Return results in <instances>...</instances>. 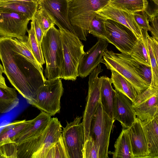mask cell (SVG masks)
Wrapping results in <instances>:
<instances>
[{
	"label": "cell",
	"mask_w": 158,
	"mask_h": 158,
	"mask_svg": "<svg viewBox=\"0 0 158 158\" xmlns=\"http://www.w3.org/2000/svg\"><path fill=\"white\" fill-rule=\"evenodd\" d=\"M3 73L16 90L33 106L46 79L37 67L15 50L11 37L0 36Z\"/></svg>",
	"instance_id": "1"
},
{
	"label": "cell",
	"mask_w": 158,
	"mask_h": 158,
	"mask_svg": "<svg viewBox=\"0 0 158 158\" xmlns=\"http://www.w3.org/2000/svg\"><path fill=\"white\" fill-rule=\"evenodd\" d=\"M110 0H74L69 4L70 23L80 40H86L90 23L97 12L109 3Z\"/></svg>",
	"instance_id": "2"
},
{
	"label": "cell",
	"mask_w": 158,
	"mask_h": 158,
	"mask_svg": "<svg viewBox=\"0 0 158 158\" xmlns=\"http://www.w3.org/2000/svg\"><path fill=\"white\" fill-rule=\"evenodd\" d=\"M41 48L46 63L45 78L48 80L60 78L63 48L60 31L54 25L44 34Z\"/></svg>",
	"instance_id": "3"
},
{
	"label": "cell",
	"mask_w": 158,
	"mask_h": 158,
	"mask_svg": "<svg viewBox=\"0 0 158 158\" xmlns=\"http://www.w3.org/2000/svg\"><path fill=\"white\" fill-rule=\"evenodd\" d=\"M59 30L63 52L60 78L75 81L79 76L78 68L85 53L84 45L77 36L67 30Z\"/></svg>",
	"instance_id": "4"
},
{
	"label": "cell",
	"mask_w": 158,
	"mask_h": 158,
	"mask_svg": "<svg viewBox=\"0 0 158 158\" xmlns=\"http://www.w3.org/2000/svg\"><path fill=\"white\" fill-rule=\"evenodd\" d=\"M114 119L105 111L100 102L92 120L90 136L99 151V158H107L110 134Z\"/></svg>",
	"instance_id": "5"
},
{
	"label": "cell",
	"mask_w": 158,
	"mask_h": 158,
	"mask_svg": "<svg viewBox=\"0 0 158 158\" xmlns=\"http://www.w3.org/2000/svg\"><path fill=\"white\" fill-rule=\"evenodd\" d=\"M63 91L61 78L46 79L40 88L33 106L51 116H54L60 112Z\"/></svg>",
	"instance_id": "6"
},
{
	"label": "cell",
	"mask_w": 158,
	"mask_h": 158,
	"mask_svg": "<svg viewBox=\"0 0 158 158\" xmlns=\"http://www.w3.org/2000/svg\"><path fill=\"white\" fill-rule=\"evenodd\" d=\"M102 63L108 69L115 71L128 81L134 88L138 97L149 86L120 53L107 48L103 52Z\"/></svg>",
	"instance_id": "7"
},
{
	"label": "cell",
	"mask_w": 158,
	"mask_h": 158,
	"mask_svg": "<svg viewBox=\"0 0 158 158\" xmlns=\"http://www.w3.org/2000/svg\"><path fill=\"white\" fill-rule=\"evenodd\" d=\"M102 71L100 64L89 74L87 101L82 122L84 128L85 141L90 136L92 120L100 102L102 77H99L98 76Z\"/></svg>",
	"instance_id": "8"
},
{
	"label": "cell",
	"mask_w": 158,
	"mask_h": 158,
	"mask_svg": "<svg viewBox=\"0 0 158 158\" xmlns=\"http://www.w3.org/2000/svg\"><path fill=\"white\" fill-rule=\"evenodd\" d=\"M106 41L114 45L121 53L130 55L138 39L125 26L110 19H105Z\"/></svg>",
	"instance_id": "9"
},
{
	"label": "cell",
	"mask_w": 158,
	"mask_h": 158,
	"mask_svg": "<svg viewBox=\"0 0 158 158\" xmlns=\"http://www.w3.org/2000/svg\"><path fill=\"white\" fill-rule=\"evenodd\" d=\"M82 117L78 116L63 128L62 137L69 158H83L82 150L85 142Z\"/></svg>",
	"instance_id": "10"
},
{
	"label": "cell",
	"mask_w": 158,
	"mask_h": 158,
	"mask_svg": "<svg viewBox=\"0 0 158 158\" xmlns=\"http://www.w3.org/2000/svg\"><path fill=\"white\" fill-rule=\"evenodd\" d=\"M30 20L22 14L0 10V36L17 38L25 35Z\"/></svg>",
	"instance_id": "11"
},
{
	"label": "cell",
	"mask_w": 158,
	"mask_h": 158,
	"mask_svg": "<svg viewBox=\"0 0 158 158\" xmlns=\"http://www.w3.org/2000/svg\"><path fill=\"white\" fill-rule=\"evenodd\" d=\"M132 106L142 121L158 117V86L150 85L133 102Z\"/></svg>",
	"instance_id": "12"
},
{
	"label": "cell",
	"mask_w": 158,
	"mask_h": 158,
	"mask_svg": "<svg viewBox=\"0 0 158 158\" xmlns=\"http://www.w3.org/2000/svg\"><path fill=\"white\" fill-rule=\"evenodd\" d=\"M69 2L67 0H39L38 8L45 10L59 29L77 36L69 18Z\"/></svg>",
	"instance_id": "13"
},
{
	"label": "cell",
	"mask_w": 158,
	"mask_h": 158,
	"mask_svg": "<svg viewBox=\"0 0 158 158\" xmlns=\"http://www.w3.org/2000/svg\"><path fill=\"white\" fill-rule=\"evenodd\" d=\"M108 44L106 41L98 38L96 43L85 52L78 66L79 76L82 78L85 77L102 63L103 52L107 49Z\"/></svg>",
	"instance_id": "14"
},
{
	"label": "cell",
	"mask_w": 158,
	"mask_h": 158,
	"mask_svg": "<svg viewBox=\"0 0 158 158\" xmlns=\"http://www.w3.org/2000/svg\"><path fill=\"white\" fill-rule=\"evenodd\" d=\"M113 114L114 118L120 122L123 129L129 127L137 117L132 106L133 102L127 96L115 89Z\"/></svg>",
	"instance_id": "15"
},
{
	"label": "cell",
	"mask_w": 158,
	"mask_h": 158,
	"mask_svg": "<svg viewBox=\"0 0 158 158\" xmlns=\"http://www.w3.org/2000/svg\"><path fill=\"white\" fill-rule=\"evenodd\" d=\"M127 129L134 158H149L148 145L140 120L137 117L134 123Z\"/></svg>",
	"instance_id": "16"
},
{
	"label": "cell",
	"mask_w": 158,
	"mask_h": 158,
	"mask_svg": "<svg viewBox=\"0 0 158 158\" xmlns=\"http://www.w3.org/2000/svg\"><path fill=\"white\" fill-rule=\"evenodd\" d=\"M105 19H110L127 27L134 33L138 39L142 36V29L135 22L132 14L115 8L109 4L97 12Z\"/></svg>",
	"instance_id": "17"
},
{
	"label": "cell",
	"mask_w": 158,
	"mask_h": 158,
	"mask_svg": "<svg viewBox=\"0 0 158 158\" xmlns=\"http://www.w3.org/2000/svg\"><path fill=\"white\" fill-rule=\"evenodd\" d=\"M47 113L41 111L33 119L32 122L28 126L11 139V142L18 144L41 135L47 127L52 118Z\"/></svg>",
	"instance_id": "18"
},
{
	"label": "cell",
	"mask_w": 158,
	"mask_h": 158,
	"mask_svg": "<svg viewBox=\"0 0 158 158\" xmlns=\"http://www.w3.org/2000/svg\"><path fill=\"white\" fill-rule=\"evenodd\" d=\"M62 135V126L57 118H51L46 129L42 145L32 158H45L50 148Z\"/></svg>",
	"instance_id": "19"
},
{
	"label": "cell",
	"mask_w": 158,
	"mask_h": 158,
	"mask_svg": "<svg viewBox=\"0 0 158 158\" xmlns=\"http://www.w3.org/2000/svg\"><path fill=\"white\" fill-rule=\"evenodd\" d=\"M141 121L149 151V158H158V117Z\"/></svg>",
	"instance_id": "20"
},
{
	"label": "cell",
	"mask_w": 158,
	"mask_h": 158,
	"mask_svg": "<svg viewBox=\"0 0 158 158\" xmlns=\"http://www.w3.org/2000/svg\"><path fill=\"white\" fill-rule=\"evenodd\" d=\"M33 119L16 120L8 123L6 120L0 123V146L11 141V139L28 126Z\"/></svg>",
	"instance_id": "21"
},
{
	"label": "cell",
	"mask_w": 158,
	"mask_h": 158,
	"mask_svg": "<svg viewBox=\"0 0 158 158\" xmlns=\"http://www.w3.org/2000/svg\"><path fill=\"white\" fill-rule=\"evenodd\" d=\"M101 77L100 101L106 112L110 118L114 119L113 105L115 90L112 87L110 78L106 76Z\"/></svg>",
	"instance_id": "22"
},
{
	"label": "cell",
	"mask_w": 158,
	"mask_h": 158,
	"mask_svg": "<svg viewBox=\"0 0 158 158\" xmlns=\"http://www.w3.org/2000/svg\"><path fill=\"white\" fill-rule=\"evenodd\" d=\"M38 3L19 1H0V10H9L22 14L31 20L38 10Z\"/></svg>",
	"instance_id": "23"
},
{
	"label": "cell",
	"mask_w": 158,
	"mask_h": 158,
	"mask_svg": "<svg viewBox=\"0 0 158 158\" xmlns=\"http://www.w3.org/2000/svg\"><path fill=\"white\" fill-rule=\"evenodd\" d=\"M142 36L132 50L130 55L139 63L151 66L148 45L147 31L142 29Z\"/></svg>",
	"instance_id": "24"
},
{
	"label": "cell",
	"mask_w": 158,
	"mask_h": 158,
	"mask_svg": "<svg viewBox=\"0 0 158 158\" xmlns=\"http://www.w3.org/2000/svg\"><path fill=\"white\" fill-rule=\"evenodd\" d=\"M19 100L16 90L9 87H0V113H8L18 106Z\"/></svg>",
	"instance_id": "25"
},
{
	"label": "cell",
	"mask_w": 158,
	"mask_h": 158,
	"mask_svg": "<svg viewBox=\"0 0 158 158\" xmlns=\"http://www.w3.org/2000/svg\"><path fill=\"white\" fill-rule=\"evenodd\" d=\"M114 151L111 153L113 158H134L127 129H123L117 139Z\"/></svg>",
	"instance_id": "26"
},
{
	"label": "cell",
	"mask_w": 158,
	"mask_h": 158,
	"mask_svg": "<svg viewBox=\"0 0 158 158\" xmlns=\"http://www.w3.org/2000/svg\"><path fill=\"white\" fill-rule=\"evenodd\" d=\"M110 70L111 80L115 89L127 96L133 102L134 101L138 96L131 84L117 72L113 70Z\"/></svg>",
	"instance_id": "27"
},
{
	"label": "cell",
	"mask_w": 158,
	"mask_h": 158,
	"mask_svg": "<svg viewBox=\"0 0 158 158\" xmlns=\"http://www.w3.org/2000/svg\"><path fill=\"white\" fill-rule=\"evenodd\" d=\"M11 39L16 51L34 63L43 73L42 66L37 61L32 51L28 35Z\"/></svg>",
	"instance_id": "28"
},
{
	"label": "cell",
	"mask_w": 158,
	"mask_h": 158,
	"mask_svg": "<svg viewBox=\"0 0 158 158\" xmlns=\"http://www.w3.org/2000/svg\"><path fill=\"white\" fill-rule=\"evenodd\" d=\"M109 4L115 8L132 14L147 10L148 2L147 0H110Z\"/></svg>",
	"instance_id": "29"
},
{
	"label": "cell",
	"mask_w": 158,
	"mask_h": 158,
	"mask_svg": "<svg viewBox=\"0 0 158 158\" xmlns=\"http://www.w3.org/2000/svg\"><path fill=\"white\" fill-rule=\"evenodd\" d=\"M120 54L121 56L133 67L141 78L150 86L152 79L151 66L139 63L129 55L122 53Z\"/></svg>",
	"instance_id": "30"
},
{
	"label": "cell",
	"mask_w": 158,
	"mask_h": 158,
	"mask_svg": "<svg viewBox=\"0 0 158 158\" xmlns=\"http://www.w3.org/2000/svg\"><path fill=\"white\" fill-rule=\"evenodd\" d=\"M105 19L97 13L91 21L88 32L94 36L106 40Z\"/></svg>",
	"instance_id": "31"
},
{
	"label": "cell",
	"mask_w": 158,
	"mask_h": 158,
	"mask_svg": "<svg viewBox=\"0 0 158 158\" xmlns=\"http://www.w3.org/2000/svg\"><path fill=\"white\" fill-rule=\"evenodd\" d=\"M30 29L28 30V33L30 43L33 54L38 62L41 65L45 63L42 49L38 45L35 36L34 28L33 22L31 23Z\"/></svg>",
	"instance_id": "32"
},
{
	"label": "cell",
	"mask_w": 158,
	"mask_h": 158,
	"mask_svg": "<svg viewBox=\"0 0 158 158\" xmlns=\"http://www.w3.org/2000/svg\"><path fill=\"white\" fill-rule=\"evenodd\" d=\"M45 158H69L62 135L50 148Z\"/></svg>",
	"instance_id": "33"
},
{
	"label": "cell",
	"mask_w": 158,
	"mask_h": 158,
	"mask_svg": "<svg viewBox=\"0 0 158 158\" xmlns=\"http://www.w3.org/2000/svg\"><path fill=\"white\" fill-rule=\"evenodd\" d=\"M34 17L37 21L44 34L55 24L48 13L42 9L38 8Z\"/></svg>",
	"instance_id": "34"
},
{
	"label": "cell",
	"mask_w": 158,
	"mask_h": 158,
	"mask_svg": "<svg viewBox=\"0 0 158 158\" xmlns=\"http://www.w3.org/2000/svg\"><path fill=\"white\" fill-rule=\"evenodd\" d=\"M82 155L83 158H99L98 149L91 136L85 142Z\"/></svg>",
	"instance_id": "35"
},
{
	"label": "cell",
	"mask_w": 158,
	"mask_h": 158,
	"mask_svg": "<svg viewBox=\"0 0 158 158\" xmlns=\"http://www.w3.org/2000/svg\"><path fill=\"white\" fill-rule=\"evenodd\" d=\"M148 35V45L152 73L150 85L158 86V65L153 53Z\"/></svg>",
	"instance_id": "36"
},
{
	"label": "cell",
	"mask_w": 158,
	"mask_h": 158,
	"mask_svg": "<svg viewBox=\"0 0 158 158\" xmlns=\"http://www.w3.org/2000/svg\"><path fill=\"white\" fill-rule=\"evenodd\" d=\"M132 14L135 22L141 29L150 31V26L146 10L138 11Z\"/></svg>",
	"instance_id": "37"
},
{
	"label": "cell",
	"mask_w": 158,
	"mask_h": 158,
	"mask_svg": "<svg viewBox=\"0 0 158 158\" xmlns=\"http://www.w3.org/2000/svg\"><path fill=\"white\" fill-rule=\"evenodd\" d=\"M148 16L149 22L151 23L150 31L152 37L158 39V8L152 13H149L146 10Z\"/></svg>",
	"instance_id": "38"
},
{
	"label": "cell",
	"mask_w": 158,
	"mask_h": 158,
	"mask_svg": "<svg viewBox=\"0 0 158 158\" xmlns=\"http://www.w3.org/2000/svg\"><path fill=\"white\" fill-rule=\"evenodd\" d=\"M33 22L36 39L40 48L42 49L41 43L44 34L36 18L34 16Z\"/></svg>",
	"instance_id": "39"
},
{
	"label": "cell",
	"mask_w": 158,
	"mask_h": 158,
	"mask_svg": "<svg viewBox=\"0 0 158 158\" xmlns=\"http://www.w3.org/2000/svg\"><path fill=\"white\" fill-rule=\"evenodd\" d=\"M151 46L156 62L158 63V39L148 35Z\"/></svg>",
	"instance_id": "40"
},
{
	"label": "cell",
	"mask_w": 158,
	"mask_h": 158,
	"mask_svg": "<svg viewBox=\"0 0 158 158\" xmlns=\"http://www.w3.org/2000/svg\"><path fill=\"white\" fill-rule=\"evenodd\" d=\"M3 69L2 65L0 63V87L6 88L7 87L4 77L3 76Z\"/></svg>",
	"instance_id": "41"
},
{
	"label": "cell",
	"mask_w": 158,
	"mask_h": 158,
	"mask_svg": "<svg viewBox=\"0 0 158 158\" xmlns=\"http://www.w3.org/2000/svg\"><path fill=\"white\" fill-rule=\"evenodd\" d=\"M0 1H19L29 2H34L38 3L39 0H0Z\"/></svg>",
	"instance_id": "42"
},
{
	"label": "cell",
	"mask_w": 158,
	"mask_h": 158,
	"mask_svg": "<svg viewBox=\"0 0 158 158\" xmlns=\"http://www.w3.org/2000/svg\"><path fill=\"white\" fill-rule=\"evenodd\" d=\"M157 6L158 5V0H151Z\"/></svg>",
	"instance_id": "43"
},
{
	"label": "cell",
	"mask_w": 158,
	"mask_h": 158,
	"mask_svg": "<svg viewBox=\"0 0 158 158\" xmlns=\"http://www.w3.org/2000/svg\"><path fill=\"white\" fill-rule=\"evenodd\" d=\"M0 158H2V155L1 154L0 152Z\"/></svg>",
	"instance_id": "44"
},
{
	"label": "cell",
	"mask_w": 158,
	"mask_h": 158,
	"mask_svg": "<svg viewBox=\"0 0 158 158\" xmlns=\"http://www.w3.org/2000/svg\"><path fill=\"white\" fill-rule=\"evenodd\" d=\"M67 0L68 1H69V2L72 1L74 0Z\"/></svg>",
	"instance_id": "45"
}]
</instances>
